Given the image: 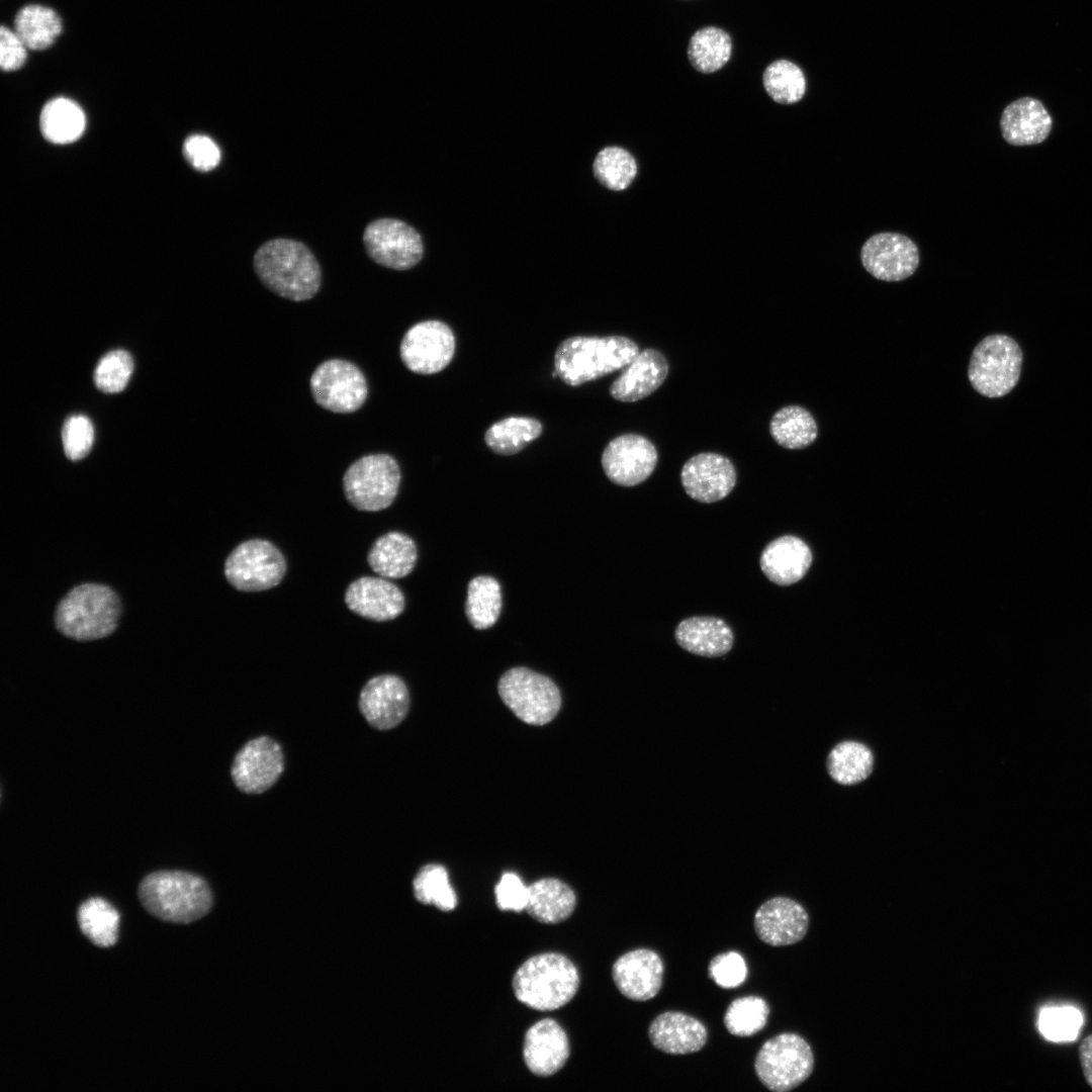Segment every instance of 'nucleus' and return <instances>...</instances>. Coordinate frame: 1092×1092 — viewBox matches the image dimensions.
<instances>
[{"label":"nucleus","instance_id":"f257e3e1","mask_svg":"<svg viewBox=\"0 0 1092 1092\" xmlns=\"http://www.w3.org/2000/svg\"><path fill=\"white\" fill-rule=\"evenodd\" d=\"M253 268L262 284L292 301L312 298L322 285L321 266L302 242L277 238L263 243L253 257Z\"/></svg>","mask_w":1092,"mask_h":1092},{"label":"nucleus","instance_id":"f03ea898","mask_svg":"<svg viewBox=\"0 0 1092 1092\" xmlns=\"http://www.w3.org/2000/svg\"><path fill=\"white\" fill-rule=\"evenodd\" d=\"M138 896L151 915L182 924L205 916L213 900L203 878L181 871H159L147 875L140 883Z\"/></svg>","mask_w":1092,"mask_h":1092},{"label":"nucleus","instance_id":"7ed1b4c3","mask_svg":"<svg viewBox=\"0 0 1092 1092\" xmlns=\"http://www.w3.org/2000/svg\"><path fill=\"white\" fill-rule=\"evenodd\" d=\"M639 353L632 340L622 336L571 337L557 347V376L570 386L595 380L627 366Z\"/></svg>","mask_w":1092,"mask_h":1092},{"label":"nucleus","instance_id":"20e7f679","mask_svg":"<svg viewBox=\"0 0 1092 1092\" xmlns=\"http://www.w3.org/2000/svg\"><path fill=\"white\" fill-rule=\"evenodd\" d=\"M579 987L576 967L566 957L546 952L527 960L515 973L516 998L538 1011L556 1010L568 1003Z\"/></svg>","mask_w":1092,"mask_h":1092},{"label":"nucleus","instance_id":"39448f33","mask_svg":"<svg viewBox=\"0 0 1092 1092\" xmlns=\"http://www.w3.org/2000/svg\"><path fill=\"white\" fill-rule=\"evenodd\" d=\"M120 611L114 590L103 584L84 583L71 589L59 603L56 627L75 640L100 639L114 631Z\"/></svg>","mask_w":1092,"mask_h":1092},{"label":"nucleus","instance_id":"423d86ee","mask_svg":"<svg viewBox=\"0 0 1092 1092\" xmlns=\"http://www.w3.org/2000/svg\"><path fill=\"white\" fill-rule=\"evenodd\" d=\"M1022 363V350L1012 337L989 335L972 352L968 378L972 387L983 396L1002 397L1017 385Z\"/></svg>","mask_w":1092,"mask_h":1092},{"label":"nucleus","instance_id":"0eeeda50","mask_svg":"<svg viewBox=\"0 0 1092 1092\" xmlns=\"http://www.w3.org/2000/svg\"><path fill=\"white\" fill-rule=\"evenodd\" d=\"M814 1055L799 1034L780 1033L759 1049L754 1071L760 1083L774 1092H787L800 1086L812 1074Z\"/></svg>","mask_w":1092,"mask_h":1092},{"label":"nucleus","instance_id":"6e6552de","mask_svg":"<svg viewBox=\"0 0 1092 1092\" xmlns=\"http://www.w3.org/2000/svg\"><path fill=\"white\" fill-rule=\"evenodd\" d=\"M505 705L523 722L545 725L558 713L561 696L554 681L527 667L507 670L498 680Z\"/></svg>","mask_w":1092,"mask_h":1092},{"label":"nucleus","instance_id":"1a4fd4ad","mask_svg":"<svg viewBox=\"0 0 1092 1092\" xmlns=\"http://www.w3.org/2000/svg\"><path fill=\"white\" fill-rule=\"evenodd\" d=\"M400 470L388 454H370L353 462L343 476L348 502L359 511L376 512L388 508L396 497Z\"/></svg>","mask_w":1092,"mask_h":1092},{"label":"nucleus","instance_id":"9d476101","mask_svg":"<svg viewBox=\"0 0 1092 1092\" xmlns=\"http://www.w3.org/2000/svg\"><path fill=\"white\" fill-rule=\"evenodd\" d=\"M286 572L281 551L264 539L239 544L228 556L224 575L241 592H261L280 583Z\"/></svg>","mask_w":1092,"mask_h":1092},{"label":"nucleus","instance_id":"9b49d317","mask_svg":"<svg viewBox=\"0 0 1092 1092\" xmlns=\"http://www.w3.org/2000/svg\"><path fill=\"white\" fill-rule=\"evenodd\" d=\"M309 386L320 406L340 414L358 411L368 394L363 372L344 359H330L321 363L310 376Z\"/></svg>","mask_w":1092,"mask_h":1092},{"label":"nucleus","instance_id":"f8f14e48","mask_svg":"<svg viewBox=\"0 0 1092 1092\" xmlns=\"http://www.w3.org/2000/svg\"><path fill=\"white\" fill-rule=\"evenodd\" d=\"M363 245L376 264L393 270H407L423 258L421 235L408 223L391 217L370 221L363 232Z\"/></svg>","mask_w":1092,"mask_h":1092},{"label":"nucleus","instance_id":"ddd939ff","mask_svg":"<svg viewBox=\"0 0 1092 1092\" xmlns=\"http://www.w3.org/2000/svg\"><path fill=\"white\" fill-rule=\"evenodd\" d=\"M454 352L453 332L440 321L414 325L404 334L399 347L402 363L418 374L440 372L450 363Z\"/></svg>","mask_w":1092,"mask_h":1092},{"label":"nucleus","instance_id":"4468645a","mask_svg":"<svg viewBox=\"0 0 1092 1092\" xmlns=\"http://www.w3.org/2000/svg\"><path fill=\"white\" fill-rule=\"evenodd\" d=\"M284 769L280 745L270 737L248 741L236 754L231 775L236 787L246 794H261L270 789Z\"/></svg>","mask_w":1092,"mask_h":1092},{"label":"nucleus","instance_id":"2eb2a0df","mask_svg":"<svg viewBox=\"0 0 1092 1092\" xmlns=\"http://www.w3.org/2000/svg\"><path fill=\"white\" fill-rule=\"evenodd\" d=\"M864 269L875 278L895 282L910 277L919 265V251L908 237L879 233L869 238L860 250Z\"/></svg>","mask_w":1092,"mask_h":1092},{"label":"nucleus","instance_id":"dca6fc26","mask_svg":"<svg viewBox=\"0 0 1092 1092\" xmlns=\"http://www.w3.org/2000/svg\"><path fill=\"white\" fill-rule=\"evenodd\" d=\"M655 446L637 434H625L613 439L602 455L607 477L623 486H634L646 480L657 463Z\"/></svg>","mask_w":1092,"mask_h":1092},{"label":"nucleus","instance_id":"f3484780","mask_svg":"<svg viewBox=\"0 0 1092 1092\" xmlns=\"http://www.w3.org/2000/svg\"><path fill=\"white\" fill-rule=\"evenodd\" d=\"M408 708V690L402 679L394 674L372 677L361 690L359 709L375 729L394 728L405 718Z\"/></svg>","mask_w":1092,"mask_h":1092},{"label":"nucleus","instance_id":"a211bd4d","mask_svg":"<svg viewBox=\"0 0 1092 1092\" xmlns=\"http://www.w3.org/2000/svg\"><path fill=\"white\" fill-rule=\"evenodd\" d=\"M680 481L687 494L700 503L725 498L736 483L732 462L717 453H700L682 466Z\"/></svg>","mask_w":1092,"mask_h":1092},{"label":"nucleus","instance_id":"6ab92c4d","mask_svg":"<svg viewBox=\"0 0 1092 1092\" xmlns=\"http://www.w3.org/2000/svg\"><path fill=\"white\" fill-rule=\"evenodd\" d=\"M756 935L771 946H785L801 941L807 934L809 915L797 901L774 897L761 904L754 914Z\"/></svg>","mask_w":1092,"mask_h":1092},{"label":"nucleus","instance_id":"aec40b11","mask_svg":"<svg viewBox=\"0 0 1092 1092\" xmlns=\"http://www.w3.org/2000/svg\"><path fill=\"white\" fill-rule=\"evenodd\" d=\"M664 967L659 954L649 948H636L619 957L612 967L613 981L626 998L647 1001L661 989Z\"/></svg>","mask_w":1092,"mask_h":1092},{"label":"nucleus","instance_id":"412c9836","mask_svg":"<svg viewBox=\"0 0 1092 1092\" xmlns=\"http://www.w3.org/2000/svg\"><path fill=\"white\" fill-rule=\"evenodd\" d=\"M569 1053L565 1031L551 1018L536 1022L525 1034L524 1061L536 1076L548 1077L557 1073L567 1062Z\"/></svg>","mask_w":1092,"mask_h":1092},{"label":"nucleus","instance_id":"4be33fe9","mask_svg":"<svg viewBox=\"0 0 1092 1092\" xmlns=\"http://www.w3.org/2000/svg\"><path fill=\"white\" fill-rule=\"evenodd\" d=\"M345 603L357 615L376 622L395 619L405 605L403 594L394 583L374 576H362L351 582Z\"/></svg>","mask_w":1092,"mask_h":1092},{"label":"nucleus","instance_id":"5701e85b","mask_svg":"<svg viewBox=\"0 0 1092 1092\" xmlns=\"http://www.w3.org/2000/svg\"><path fill=\"white\" fill-rule=\"evenodd\" d=\"M652 1045L669 1055H687L702 1050L708 1039L706 1026L697 1018L678 1011H665L649 1024Z\"/></svg>","mask_w":1092,"mask_h":1092},{"label":"nucleus","instance_id":"b1692460","mask_svg":"<svg viewBox=\"0 0 1092 1092\" xmlns=\"http://www.w3.org/2000/svg\"><path fill=\"white\" fill-rule=\"evenodd\" d=\"M668 374V363L657 350L645 349L623 368L610 386L613 398L633 402L654 392Z\"/></svg>","mask_w":1092,"mask_h":1092},{"label":"nucleus","instance_id":"393cba45","mask_svg":"<svg viewBox=\"0 0 1092 1092\" xmlns=\"http://www.w3.org/2000/svg\"><path fill=\"white\" fill-rule=\"evenodd\" d=\"M1052 117L1043 104L1033 97H1021L1009 103L1000 117L1003 139L1013 146L1042 143L1051 132Z\"/></svg>","mask_w":1092,"mask_h":1092},{"label":"nucleus","instance_id":"a878e982","mask_svg":"<svg viewBox=\"0 0 1092 1092\" xmlns=\"http://www.w3.org/2000/svg\"><path fill=\"white\" fill-rule=\"evenodd\" d=\"M812 553L800 538L786 535L768 543L760 555V568L778 585L799 581L808 571Z\"/></svg>","mask_w":1092,"mask_h":1092},{"label":"nucleus","instance_id":"bb28decb","mask_svg":"<svg viewBox=\"0 0 1092 1092\" xmlns=\"http://www.w3.org/2000/svg\"><path fill=\"white\" fill-rule=\"evenodd\" d=\"M674 638L690 653L719 657L728 653L734 636L727 623L715 617H692L676 626Z\"/></svg>","mask_w":1092,"mask_h":1092},{"label":"nucleus","instance_id":"cd10ccee","mask_svg":"<svg viewBox=\"0 0 1092 1092\" xmlns=\"http://www.w3.org/2000/svg\"><path fill=\"white\" fill-rule=\"evenodd\" d=\"M573 890L555 878H545L528 887L526 910L541 923L554 924L566 920L574 911Z\"/></svg>","mask_w":1092,"mask_h":1092},{"label":"nucleus","instance_id":"c85d7f7f","mask_svg":"<svg viewBox=\"0 0 1092 1092\" xmlns=\"http://www.w3.org/2000/svg\"><path fill=\"white\" fill-rule=\"evenodd\" d=\"M417 557V546L412 538L400 532H389L375 540L367 562L382 577L400 578L413 571Z\"/></svg>","mask_w":1092,"mask_h":1092},{"label":"nucleus","instance_id":"c756f323","mask_svg":"<svg viewBox=\"0 0 1092 1092\" xmlns=\"http://www.w3.org/2000/svg\"><path fill=\"white\" fill-rule=\"evenodd\" d=\"M42 135L51 143L64 145L78 140L86 126L82 108L73 100L58 97L43 106L39 118Z\"/></svg>","mask_w":1092,"mask_h":1092},{"label":"nucleus","instance_id":"7c9ffc66","mask_svg":"<svg viewBox=\"0 0 1092 1092\" xmlns=\"http://www.w3.org/2000/svg\"><path fill=\"white\" fill-rule=\"evenodd\" d=\"M688 59L700 73L711 74L723 68L730 60L732 39L727 31L716 26L698 29L690 38Z\"/></svg>","mask_w":1092,"mask_h":1092},{"label":"nucleus","instance_id":"2f4dec72","mask_svg":"<svg viewBox=\"0 0 1092 1092\" xmlns=\"http://www.w3.org/2000/svg\"><path fill=\"white\" fill-rule=\"evenodd\" d=\"M826 767L833 781L840 785H855L873 771L874 755L863 743L845 740L836 744L827 756Z\"/></svg>","mask_w":1092,"mask_h":1092},{"label":"nucleus","instance_id":"473e14b6","mask_svg":"<svg viewBox=\"0 0 1092 1092\" xmlns=\"http://www.w3.org/2000/svg\"><path fill=\"white\" fill-rule=\"evenodd\" d=\"M774 440L786 449H803L817 438L818 427L814 417L800 405H787L779 410L769 423Z\"/></svg>","mask_w":1092,"mask_h":1092},{"label":"nucleus","instance_id":"72a5a7b5","mask_svg":"<svg viewBox=\"0 0 1092 1092\" xmlns=\"http://www.w3.org/2000/svg\"><path fill=\"white\" fill-rule=\"evenodd\" d=\"M77 921L82 933L95 945L109 947L118 938L119 913L106 900L93 897L78 908Z\"/></svg>","mask_w":1092,"mask_h":1092},{"label":"nucleus","instance_id":"f704fd0d","mask_svg":"<svg viewBox=\"0 0 1092 1092\" xmlns=\"http://www.w3.org/2000/svg\"><path fill=\"white\" fill-rule=\"evenodd\" d=\"M62 22L59 15L51 8L41 5H26L16 14L14 31L27 49L43 50L49 48L61 33Z\"/></svg>","mask_w":1092,"mask_h":1092},{"label":"nucleus","instance_id":"c9c22d12","mask_svg":"<svg viewBox=\"0 0 1092 1092\" xmlns=\"http://www.w3.org/2000/svg\"><path fill=\"white\" fill-rule=\"evenodd\" d=\"M542 433L541 423L528 417H510L491 425L484 435L486 445L499 455L523 450Z\"/></svg>","mask_w":1092,"mask_h":1092},{"label":"nucleus","instance_id":"e433bc0d","mask_svg":"<svg viewBox=\"0 0 1092 1092\" xmlns=\"http://www.w3.org/2000/svg\"><path fill=\"white\" fill-rule=\"evenodd\" d=\"M500 610L502 592L495 578L479 575L469 581L465 614L475 629H487L494 625Z\"/></svg>","mask_w":1092,"mask_h":1092},{"label":"nucleus","instance_id":"4c0bfd02","mask_svg":"<svg viewBox=\"0 0 1092 1092\" xmlns=\"http://www.w3.org/2000/svg\"><path fill=\"white\" fill-rule=\"evenodd\" d=\"M762 84L774 101L785 105L799 102L807 86L801 68L786 59L776 60L765 68Z\"/></svg>","mask_w":1092,"mask_h":1092},{"label":"nucleus","instance_id":"58836bf2","mask_svg":"<svg viewBox=\"0 0 1092 1092\" xmlns=\"http://www.w3.org/2000/svg\"><path fill=\"white\" fill-rule=\"evenodd\" d=\"M416 899L426 905H434L441 911H451L457 905V896L450 886L448 873L441 864L430 863L420 869L413 881Z\"/></svg>","mask_w":1092,"mask_h":1092},{"label":"nucleus","instance_id":"ea45409f","mask_svg":"<svg viewBox=\"0 0 1092 1092\" xmlns=\"http://www.w3.org/2000/svg\"><path fill=\"white\" fill-rule=\"evenodd\" d=\"M593 169L598 181L615 191L626 189L637 174L635 159L619 147H607L600 151Z\"/></svg>","mask_w":1092,"mask_h":1092},{"label":"nucleus","instance_id":"a19ab883","mask_svg":"<svg viewBox=\"0 0 1092 1092\" xmlns=\"http://www.w3.org/2000/svg\"><path fill=\"white\" fill-rule=\"evenodd\" d=\"M769 1016V1007L758 996H745L733 1000L724 1014L727 1031L735 1036H751L764 1028Z\"/></svg>","mask_w":1092,"mask_h":1092},{"label":"nucleus","instance_id":"79ce46f5","mask_svg":"<svg viewBox=\"0 0 1092 1092\" xmlns=\"http://www.w3.org/2000/svg\"><path fill=\"white\" fill-rule=\"evenodd\" d=\"M132 371L131 355L125 350H113L99 360L94 371V382L101 391L116 393L125 388Z\"/></svg>","mask_w":1092,"mask_h":1092},{"label":"nucleus","instance_id":"37998d69","mask_svg":"<svg viewBox=\"0 0 1092 1092\" xmlns=\"http://www.w3.org/2000/svg\"><path fill=\"white\" fill-rule=\"evenodd\" d=\"M94 440V428L84 415L68 418L63 426L62 441L66 456L73 461L84 458L90 451Z\"/></svg>","mask_w":1092,"mask_h":1092},{"label":"nucleus","instance_id":"c03bdc74","mask_svg":"<svg viewBox=\"0 0 1092 1092\" xmlns=\"http://www.w3.org/2000/svg\"><path fill=\"white\" fill-rule=\"evenodd\" d=\"M1081 1023L1082 1017L1074 1008L1045 1009L1039 1017L1040 1030L1053 1040L1074 1039Z\"/></svg>","mask_w":1092,"mask_h":1092},{"label":"nucleus","instance_id":"a18cd8bd","mask_svg":"<svg viewBox=\"0 0 1092 1092\" xmlns=\"http://www.w3.org/2000/svg\"><path fill=\"white\" fill-rule=\"evenodd\" d=\"M708 971L711 979L725 989L740 986L747 977L746 963L736 951H727L714 957Z\"/></svg>","mask_w":1092,"mask_h":1092},{"label":"nucleus","instance_id":"49530a36","mask_svg":"<svg viewBox=\"0 0 1092 1092\" xmlns=\"http://www.w3.org/2000/svg\"><path fill=\"white\" fill-rule=\"evenodd\" d=\"M183 152L188 162L199 171H210L220 161L218 146L213 140L202 134L189 136L184 143Z\"/></svg>","mask_w":1092,"mask_h":1092},{"label":"nucleus","instance_id":"de8ad7c7","mask_svg":"<svg viewBox=\"0 0 1092 1092\" xmlns=\"http://www.w3.org/2000/svg\"><path fill=\"white\" fill-rule=\"evenodd\" d=\"M494 893L500 910L521 912L526 908L528 887L515 873H505L495 886Z\"/></svg>","mask_w":1092,"mask_h":1092},{"label":"nucleus","instance_id":"09e8293b","mask_svg":"<svg viewBox=\"0 0 1092 1092\" xmlns=\"http://www.w3.org/2000/svg\"><path fill=\"white\" fill-rule=\"evenodd\" d=\"M27 47L18 34L2 26L0 30V66L4 71H14L22 67L26 60Z\"/></svg>","mask_w":1092,"mask_h":1092},{"label":"nucleus","instance_id":"8fccbe9b","mask_svg":"<svg viewBox=\"0 0 1092 1092\" xmlns=\"http://www.w3.org/2000/svg\"><path fill=\"white\" fill-rule=\"evenodd\" d=\"M1078 1056L1084 1078L1092 1088V1033L1084 1037L1080 1042Z\"/></svg>","mask_w":1092,"mask_h":1092}]
</instances>
